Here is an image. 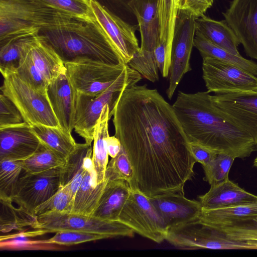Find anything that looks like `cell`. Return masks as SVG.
<instances>
[{
	"instance_id": "1",
	"label": "cell",
	"mask_w": 257,
	"mask_h": 257,
	"mask_svg": "<svg viewBox=\"0 0 257 257\" xmlns=\"http://www.w3.org/2000/svg\"><path fill=\"white\" fill-rule=\"evenodd\" d=\"M112 116L132 166L131 189L148 197L184 194L196 161L172 105L157 89L136 84L121 91Z\"/></svg>"
},
{
	"instance_id": "2",
	"label": "cell",
	"mask_w": 257,
	"mask_h": 257,
	"mask_svg": "<svg viewBox=\"0 0 257 257\" xmlns=\"http://www.w3.org/2000/svg\"><path fill=\"white\" fill-rule=\"evenodd\" d=\"M207 91L178 92L172 106L189 143L235 158L257 150L251 137L230 120Z\"/></svg>"
},
{
	"instance_id": "3",
	"label": "cell",
	"mask_w": 257,
	"mask_h": 257,
	"mask_svg": "<svg viewBox=\"0 0 257 257\" xmlns=\"http://www.w3.org/2000/svg\"><path fill=\"white\" fill-rule=\"evenodd\" d=\"M38 35L54 48L64 63L88 58L110 64L123 63L96 19L73 18L42 30Z\"/></svg>"
},
{
	"instance_id": "4",
	"label": "cell",
	"mask_w": 257,
	"mask_h": 257,
	"mask_svg": "<svg viewBox=\"0 0 257 257\" xmlns=\"http://www.w3.org/2000/svg\"><path fill=\"white\" fill-rule=\"evenodd\" d=\"M76 18L40 0H0V42L37 35L42 30Z\"/></svg>"
},
{
	"instance_id": "5",
	"label": "cell",
	"mask_w": 257,
	"mask_h": 257,
	"mask_svg": "<svg viewBox=\"0 0 257 257\" xmlns=\"http://www.w3.org/2000/svg\"><path fill=\"white\" fill-rule=\"evenodd\" d=\"M142 78L140 73L126 64L113 83L97 96L72 94L75 132L86 143L91 145L95 125L104 107L109 105L112 116L115 102L121 91L128 86L137 84Z\"/></svg>"
},
{
	"instance_id": "6",
	"label": "cell",
	"mask_w": 257,
	"mask_h": 257,
	"mask_svg": "<svg viewBox=\"0 0 257 257\" xmlns=\"http://www.w3.org/2000/svg\"><path fill=\"white\" fill-rule=\"evenodd\" d=\"M131 6L136 16L141 37L140 50L127 64L145 78L159 80L154 50L160 43L159 0H132Z\"/></svg>"
},
{
	"instance_id": "7",
	"label": "cell",
	"mask_w": 257,
	"mask_h": 257,
	"mask_svg": "<svg viewBox=\"0 0 257 257\" xmlns=\"http://www.w3.org/2000/svg\"><path fill=\"white\" fill-rule=\"evenodd\" d=\"M72 94L96 96L111 85L125 65L110 64L88 58L64 62Z\"/></svg>"
},
{
	"instance_id": "8",
	"label": "cell",
	"mask_w": 257,
	"mask_h": 257,
	"mask_svg": "<svg viewBox=\"0 0 257 257\" xmlns=\"http://www.w3.org/2000/svg\"><path fill=\"white\" fill-rule=\"evenodd\" d=\"M3 77L1 92L14 102L27 123L60 127L47 94L33 88L16 72Z\"/></svg>"
},
{
	"instance_id": "9",
	"label": "cell",
	"mask_w": 257,
	"mask_h": 257,
	"mask_svg": "<svg viewBox=\"0 0 257 257\" xmlns=\"http://www.w3.org/2000/svg\"><path fill=\"white\" fill-rule=\"evenodd\" d=\"M166 240L182 249H257V241L231 239L199 219L170 227Z\"/></svg>"
},
{
	"instance_id": "10",
	"label": "cell",
	"mask_w": 257,
	"mask_h": 257,
	"mask_svg": "<svg viewBox=\"0 0 257 257\" xmlns=\"http://www.w3.org/2000/svg\"><path fill=\"white\" fill-rule=\"evenodd\" d=\"M33 229L48 233L59 231H77L98 233L110 238L133 237L135 232L119 221H108L93 216L73 212H51L36 216Z\"/></svg>"
},
{
	"instance_id": "11",
	"label": "cell",
	"mask_w": 257,
	"mask_h": 257,
	"mask_svg": "<svg viewBox=\"0 0 257 257\" xmlns=\"http://www.w3.org/2000/svg\"><path fill=\"white\" fill-rule=\"evenodd\" d=\"M118 221L135 233L157 243L166 240L168 230L167 224L149 198L138 190H131Z\"/></svg>"
},
{
	"instance_id": "12",
	"label": "cell",
	"mask_w": 257,
	"mask_h": 257,
	"mask_svg": "<svg viewBox=\"0 0 257 257\" xmlns=\"http://www.w3.org/2000/svg\"><path fill=\"white\" fill-rule=\"evenodd\" d=\"M195 18L181 10L176 19L171 47L169 83L166 91L170 99L184 75L191 70L190 59L196 32Z\"/></svg>"
},
{
	"instance_id": "13",
	"label": "cell",
	"mask_w": 257,
	"mask_h": 257,
	"mask_svg": "<svg viewBox=\"0 0 257 257\" xmlns=\"http://www.w3.org/2000/svg\"><path fill=\"white\" fill-rule=\"evenodd\" d=\"M202 59V77L208 92L257 91L256 76L217 59Z\"/></svg>"
},
{
	"instance_id": "14",
	"label": "cell",
	"mask_w": 257,
	"mask_h": 257,
	"mask_svg": "<svg viewBox=\"0 0 257 257\" xmlns=\"http://www.w3.org/2000/svg\"><path fill=\"white\" fill-rule=\"evenodd\" d=\"M62 168L34 173L25 172L17 183L12 199L13 202L35 215L36 208L62 187Z\"/></svg>"
},
{
	"instance_id": "15",
	"label": "cell",
	"mask_w": 257,
	"mask_h": 257,
	"mask_svg": "<svg viewBox=\"0 0 257 257\" xmlns=\"http://www.w3.org/2000/svg\"><path fill=\"white\" fill-rule=\"evenodd\" d=\"M212 98L222 112L248 134L257 146V91L215 94Z\"/></svg>"
},
{
	"instance_id": "16",
	"label": "cell",
	"mask_w": 257,
	"mask_h": 257,
	"mask_svg": "<svg viewBox=\"0 0 257 257\" xmlns=\"http://www.w3.org/2000/svg\"><path fill=\"white\" fill-rule=\"evenodd\" d=\"M95 18L116 51L121 62L127 64L140 50L135 32L139 30L111 14L90 0Z\"/></svg>"
},
{
	"instance_id": "17",
	"label": "cell",
	"mask_w": 257,
	"mask_h": 257,
	"mask_svg": "<svg viewBox=\"0 0 257 257\" xmlns=\"http://www.w3.org/2000/svg\"><path fill=\"white\" fill-rule=\"evenodd\" d=\"M223 15L246 55L257 60V0H232Z\"/></svg>"
},
{
	"instance_id": "18",
	"label": "cell",
	"mask_w": 257,
	"mask_h": 257,
	"mask_svg": "<svg viewBox=\"0 0 257 257\" xmlns=\"http://www.w3.org/2000/svg\"><path fill=\"white\" fill-rule=\"evenodd\" d=\"M149 198L168 229L198 220L203 208L199 201L187 198L183 193L159 194Z\"/></svg>"
},
{
	"instance_id": "19",
	"label": "cell",
	"mask_w": 257,
	"mask_h": 257,
	"mask_svg": "<svg viewBox=\"0 0 257 257\" xmlns=\"http://www.w3.org/2000/svg\"><path fill=\"white\" fill-rule=\"evenodd\" d=\"M41 144L28 123L0 130V161L25 160Z\"/></svg>"
},
{
	"instance_id": "20",
	"label": "cell",
	"mask_w": 257,
	"mask_h": 257,
	"mask_svg": "<svg viewBox=\"0 0 257 257\" xmlns=\"http://www.w3.org/2000/svg\"><path fill=\"white\" fill-rule=\"evenodd\" d=\"M25 49L48 84L66 71L60 56L41 36H35L26 44Z\"/></svg>"
},
{
	"instance_id": "21",
	"label": "cell",
	"mask_w": 257,
	"mask_h": 257,
	"mask_svg": "<svg viewBox=\"0 0 257 257\" xmlns=\"http://www.w3.org/2000/svg\"><path fill=\"white\" fill-rule=\"evenodd\" d=\"M198 199L203 208L213 209L255 202L257 196L228 179L210 186L209 190L199 196Z\"/></svg>"
},
{
	"instance_id": "22",
	"label": "cell",
	"mask_w": 257,
	"mask_h": 257,
	"mask_svg": "<svg viewBox=\"0 0 257 257\" xmlns=\"http://www.w3.org/2000/svg\"><path fill=\"white\" fill-rule=\"evenodd\" d=\"M47 93L60 126L71 134L74 130L73 100L66 71L49 83Z\"/></svg>"
},
{
	"instance_id": "23",
	"label": "cell",
	"mask_w": 257,
	"mask_h": 257,
	"mask_svg": "<svg viewBox=\"0 0 257 257\" xmlns=\"http://www.w3.org/2000/svg\"><path fill=\"white\" fill-rule=\"evenodd\" d=\"M131 190L128 183L124 180L107 181L92 216L108 221H118V216Z\"/></svg>"
},
{
	"instance_id": "24",
	"label": "cell",
	"mask_w": 257,
	"mask_h": 257,
	"mask_svg": "<svg viewBox=\"0 0 257 257\" xmlns=\"http://www.w3.org/2000/svg\"><path fill=\"white\" fill-rule=\"evenodd\" d=\"M257 216V201L222 208H202L199 221L214 229Z\"/></svg>"
},
{
	"instance_id": "25",
	"label": "cell",
	"mask_w": 257,
	"mask_h": 257,
	"mask_svg": "<svg viewBox=\"0 0 257 257\" xmlns=\"http://www.w3.org/2000/svg\"><path fill=\"white\" fill-rule=\"evenodd\" d=\"M196 31L208 41L234 55H240V42L225 20L216 21L205 15L195 18Z\"/></svg>"
},
{
	"instance_id": "26",
	"label": "cell",
	"mask_w": 257,
	"mask_h": 257,
	"mask_svg": "<svg viewBox=\"0 0 257 257\" xmlns=\"http://www.w3.org/2000/svg\"><path fill=\"white\" fill-rule=\"evenodd\" d=\"M107 183L97 184L94 168L86 170L85 174L75 195L73 213L92 216L96 208Z\"/></svg>"
},
{
	"instance_id": "27",
	"label": "cell",
	"mask_w": 257,
	"mask_h": 257,
	"mask_svg": "<svg viewBox=\"0 0 257 257\" xmlns=\"http://www.w3.org/2000/svg\"><path fill=\"white\" fill-rule=\"evenodd\" d=\"M108 104L102 109L95 125L93 137L92 161L96 172L97 184L105 180V173L108 163L106 139L108 133V121L111 118Z\"/></svg>"
},
{
	"instance_id": "28",
	"label": "cell",
	"mask_w": 257,
	"mask_h": 257,
	"mask_svg": "<svg viewBox=\"0 0 257 257\" xmlns=\"http://www.w3.org/2000/svg\"><path fill=\"white\" fill-rule=\"evenodd\" d=\"M194 46L199 51L202 58H211L232 64L257 76V63L246 59L241 55L233 54L208 41L195 32Z\"/></svg>"
},
{
	"instance_id": "29",
	"label": "cell",
	"mask_w": 257,
	"mask_h": 257,
	"mask_svg": "<svg viewBox=\"0 0 257 257\" xmlns=\"http://www.w3.org/2000/svg\"><path fill=\"white\" fill-rule=\"evenodd\" d=\"M32 131L41 142L66 159L75 151L77 144L71 134L61 127L37 124L31 126Z\"/></svg>"
},
{
	"instance_id": "30",
	"label": "cell",
	"mask_w": 257,
	"mask_h": 257,
	"mask_svg": "<svg viewBox=\"0 0 257 257\" xmlns=\"http://www.w3.org/2000/svg\"><path fill=\"white\" fill-rule=\"evenodd\" d=\"M1 216L0 231L1 233L10 232L13 230L21 231L27 226L32 228L36 216L30 214L19 207L16 208L12 200L0 199Z\"/></svg>"
},
{
	"instance_id": "31",
	"label": "cell",
	"mask_w": 257,
	"mask_h": 257,
	"mask_svg": "<svg viewBox=\"0 0 257 257\" xmlns=\"http://www.w3.org/2000/svg\"><path fill=\"white\" fill-rule=\"evenodd\" d=\"M45 230L34 229L33 230H23L13 234L1 235L0 247L2 249L9 250H38L53 249L56 245L45 244L41 240H35L32 238L46 234Z\"/></svg>"
},
{
	"instance_id": "32",
	"label": "cell",
	"mask_w": 257,
	"mask_h": 257,
	"mask_svg": "<svg viewBox=\"0 0 257 257\" xmlns=\"http://www.w3.org/2000/svg\"><path fill=\"white\" fill-rule=\"evenodd\" d=\"M184 0H159L160 43L167 48L171 56V47L174 28Z\"/></svg>"
},
{
	"instance_id": "33",
	"label": "cell",
	"mask_w": 257,
	"mask_h": 257,
	"mask_svg": "<svg viewBox=\"0 0 257 257\" xmlns=\"http://www.w3.org/2000/svg\"><path fill=\"white\" fill-rule=\"evenodd\" d=\"M35 36L24 35L0 42V70L3 76L16 72L25 45Z\"/></svg>"
},
{
	"instance_id": "34",
	"label": "cell",
	"mask_w": 257,
	"mask_h": 257,
	"mask_svg": "<svg viewBox=\"0 0 257 257\" xmlns=\"http://www.w3.org/2000/svg\"><path fill=\"white\" fill-rule=\"evenodd\" d=\"M21 161L25 172L34 173L63 167L66 159L41 143L34 154Z\"/></svg>"
},
{
	"instance_id": "35",
	"label": "cell",
	"mask_w": 257,
	"mask_h": 257,
	"mask_svg": "<svg viewBox=\"0 0 257 257\" xmlns=\"http://www.w3.org/2000/svg\"><path fill=\"white\" fill-rule=\"evenodd\" d=\"M22 170L21 161H0V199L12 200Z\"/></svg>"
},
{
	"instance_id": "36",
	"label": "cell",
	"mask_w": 257,
	"mask_h": 257,
	"mask_svg": "<svg viewBox=\"0 0 257 257\" xmlns=\"http://www.w3.org/2000/svg\"><path fill=\"white\" fill-rule=\"evenodd\" d=\"M235 159L227 154H217L210 163L202 166L205 175L204 180L213 186L229 179V173Z\"/></svg>"
},
{
	"instance_id": "37",
	"label": "cell",
	"mask_w": 257,
	"mask_h": 257,
	"mask_svg": "<svg viewBox=\"0 0 257 257\" xmlns=\"http://www.w3.org/2000/svg\"><path fill=\"white\" fill-rule=\"evenodd\" d=\"M47 5L67 13L71 16L84 20H96L90 0H40Z\"/></svg>"
},
{
	"instance_id": "38",
	"label": "cell",
	"mask_w": 257,
	"mask_h": 257,
	"mask_svg": "<svg viewBox=\"0 0 257 257\" xmlns=\"http://www.w3.org/2000/svg\"><path fill=\"white\" fill-rule=\"evenodd\" d=\"M25 46L16 73L33 88L43 94H47L48 83L26 52L25 49Z\"/></svg>"
},
{
	"instance_id": "39",
	"label": "cell",
	"mask_w": 257,
	"mask_h": 257,
	"mask_svg": "<svg viewBox=\"0 0 257 257\" xmlns=\"http://www.w3.org/2000/svg\"><path fill=\"white\" fill-rule=\"evenodd\" d=\"M133 178L132 166L127 154L121 146L119 153L114 158H111L108 163L105 173V180L107 181L124 180L130 185Z\"/></svg>"
},
{
	"instance_id": "40",
	"label": "cell",
	"mask_w": 257,
	"mask_h": 257,
	"mask_svg": "<svg viewBox=\"0 0 257 257\" xmlns=\"http://www.w3.org/2000/svg\"><path fill=\"white\" fill-rule=\"evenodd\" d=\"M73 199L64 186L47 201L38 206L35 215L39 216L51 212H72Z\"/></svg>"
},
{
	"instance_id": "41",
	"label": "cell",
	"mask_w": 257,
	"mask_h": 257,
	"mask_svg": "<svg viewBox=\"0 0 257 257\" xmlns=\"http://www.w3.org/2000/svg\"><path fill=\"white\" fill-rule=\"evenodd\" d=\"M106 238L109 237L102 234L62 230L56 232L53 237L49 239L41 240V242L45 244L70 245Z\"/></svg>"
},
{
	"instance_id": "42",
	"label": "cell",
	"mask_w": 257,
	"mask_h": 257,
	"mask_svg": "<svg viewBox=\"0 0 257 257\" xmlns=\"http://www.w3.org/2000/svg\"><path fill=\"white\" fill-rule=\"evenodd\" d=\"M216 230L232 240L257 241V216Z\"/></svg>"
},
{
	"instance_id": "43",
	"label": "cell",
	"mask_w": 257,
	"mask_h": 257,
	"mask_svg": "<svg viewBox=\"0 0 257 257\" xmlns=\"http://www.w3.org/2000/svg\"><path fill=\"white\" fill-rule=\"evenodd\" d=\"M111 14L139 29L136 16L131 6L132 0H91Z\"/></svg>"
},
{
	"instance_id": "44",
	"label": "cell",
	"mask_w": 257,
	"mask_h": 257,
	"mask_svg": "<svg viewBox=\"0 0 257 257\" xmlns=\"http://www.w3.org/2000/svg\"><path fill=\"white\" fill-rule=\"evenodd\" d=\"M91 148V145L86 143L77 144L76 149L67 158L66 164L62 168V186L67 184L82 167L84 159Z\"/></svg>"
},
{
	"instance_id": "45",
	"label": "cell",
	"mask_w": 257,
	"mask_h": 257,
	"mask_svg": "<svg viewBox=\"0 0 257 257\" xmlns=\"http://www.w3.org/2000/svg\"><path fill=\"white\" fill-rule=\"evenodd\" d=\"M27 123L14 102L3 93L0 94V130Z\"/></svg>"
},
{
	"instance_id": "46",
	"label": "cell",
	"mask_w": 257,
	"mask_h": 257,
	"mask_svg": "<svg viewBox=\"0 0 257 257\" xmlns=\"http://www.w3.org/2000/svg\"><path fill=\"white\" fill-rule=\"evenodd\" d=\"M214 0H184L181 10L187 12L195 18L205 15L207 10L213 5Z\"/></svg>"
},
{
	"instance_id": "47",
	"label": "cell",
	"mask_w": 257,
	"mask_h": 257,
	"mask_svg": "<svg viewBox=\"0 0 257 257\" xmlns=\"http://www.w3.org/2000/svg\"><path fill=\"white\" fill-rule=\"evenodd\" d=\"M189 145L190 152L196 162L200 163L202 166L210 163L218 154L198 145L189 143Z\"/></svg>"
},
{
	"instance_id": "48",
	"label": "cell",
	"mask_w": 257,
	"mask_h": 257,
	"mask_svg": "<svg viewBox=\"0 0 257 257\" xmlns=\"http://www.w3.org/2000/svg\"><path fill=\"white\" fill-rule=\"evenodd\" d=\"M85 172L86 169L84 167L83 164L82 167L74 175L73 178L65 185L73 200L76 193L79 188Z\"/></svg>"
},
{
	"instance_id": "49",
	"label": "cell",
	"mask_w": 257,
	"mask_h": 257,
	"mask_svg": "<svg viewBox=\"0 0 257 257\" xmlns=\"http://www.w3.org/2000/svg\"><path fill=\"white\" fill-rule=\"evenodd\" d=\"M106 144L108 155L111 158H114L121 148L119 140L115 136H109L106 139Z\"/></svg>"
},
{
	"instance_id": "50",
	"label": "cell",
	"mask_w": 257,
	"mask_h": 257,
	"mask_svg": "<svg viewBox=\"0 0 257 257\" xmlns=\"http://www.w3.org/2000/svg\"><path fill=\"white\" fill-rule=\"evenodd\" d=\"M253 166L254 167L257 168V157L254 160L253 163Z\"/></svg>"
}]
</instances>
